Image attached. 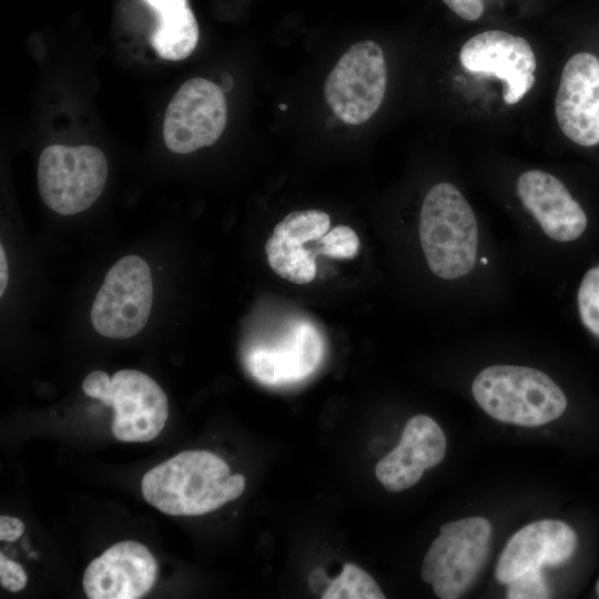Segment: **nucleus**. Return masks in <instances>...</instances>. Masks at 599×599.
<instances>
[{
  "mask_svg": "<svg viewBox=\"0 0 599 599\" xmlns=\"http://www.w3.org/2000/svg\"><path fill=\"white\" fill-rule=\"evenodd\" d=\"M102 403L113 407L112 433L125 443L152 440L163 429L169 414L164 390L150 376L134 369H122L111 377Z\"/></svg>",
  "mask_w": 599,
  "mask_h": 599,
  "instance_id": "nucleus-10",
  "label": "nucleus"
},
{
  "mask_svg": "<svg viewBox=\"0 0 599 599\" xmlns=\"http://www.w3.org/2000/svg\"><path fill=\"white\" fill-rule=\"evenodd\" d=\"M156 14L158 26L151 34V44L165 60L187 58L199 41V26L187 0H142Z\"/></svg>",
  "mask_w": 599,
  "mask_h": 599,
  "instance_id": "nucleus-18",
  "label": "nucleus"
},
{
  "mask_svg": "<svg viewBox=\"0 0 599 599\" xmlns=\"http://www.w3.org/2000/svg\"><path fill=\"white\" fill-rule=\"evenodd\" d=\"M144 499L171 516H200L236 499L245 477L207 450H185L149 470L142 479Z\"/></svg>",
  "mask_w": 599,
  "mask_h": 599,
  "instance_id": "nucleus-1",
  "label": "nucleus"
},
{
  "mask_svg": "<svg viewBox=\"0 0 599 599\" xmlns=\"http://www.w3.org/2000/svg\"><path fill=\"white\" fill-rule=\"evenodd\" d=\"M596 591H597V595L599 596V580L597 581V585H596Z\"/></svg>",
  "mask_w": 599,
  "mask_h": 599,
  "instance_id": "nucleus-30",
  "label": "nucleus"
},
{
  "mask_svg": "<svg viewBox=\"0 0 599 599\" xmlns=\"http://www.w3.org/2000/svg\"><path fill=\"white\" fill-rule=\"evenodd\" d=\"M331 219L321 210L295 211L273 230L265 244L270 267L282 278L307 284L316 275V254L305 247L327 233Z\"/></svg>",
  "mask_w": 599,
  "mask_h": 599,
  "instance_id": "nucleus-15",
  "label": "nucleus"
},
{
  "mask_svg": "<svg viewBox=\"0 0 599 599\" xmlns=\"http://www.w3.org/2000/svg\"><path fill=\"white\" fill-rule=\"evenodd\" d=\"M555 113L564 134L581 146L599 143V59L572 55L564 67Z\"/></svg>",
  "mask_w": 599,
  "mask_h": 599,
  "instance_id": "nucleus-11",
  "label": "nucleus"
},
{
  "mask_svg": "<svg viewBox=\"0 0 599 599\" xmlns=\"http://www.w3.org/2000/svg\"><path fill=\"white\" fill-rule=\"evenodd\" d=\"M577 306L585 327L599 337V265L585 274L577 293Z\"/></svg>",
  "mask_w": 599,
  "mask_h": 599,
  "instance_id": "nucleus-20",
  "label": "nucleus"
},
{
  "mask_svg": "<svg viewBox=\"0 0 599 599\" xmlns=\"http://www.w3.org/2000/svg\"><path fill=\"white\" fill-rule=\"evenodd\" d=\"M471 392L490 417L518 426L545 425L567 408V398L559 386L531 367L489 366L476 376Z\"/></svg>",
  "mask_w": 599,
  "mask_h": 599,
  "instance_id": "nucleus-3",
  "label": "nucleus"
},
{
  "mask_svg": "<svg viewBox=\"0 0 599 599\" xmlns=\"http://www.w3.org/2000/svg\"><path fill=\"white\" fill-rule=\"evenodd\" d=\"M322 599H384L374 578L358 566L346 562L341 573L328 580Z\"/></svg>",
  "mask_w": 599,
  "mask_h": 599,
  "instance_id": "nucleus-19",
  "label": "nucleus"
},
{
  "mask_svg": "<svg viewBox=\"0 0 599 599\" xmlns=\"http://www.w3.org/2000/svg\"><path fill=\"white\" fill-rule=\"evenodd\" d=\"M8 284V263L3 246L0 247V295L2 296Z\"/></svg>",
  "mask_w": 599,
  "mask_h": 599,
  "instance_id": "nucleus-27",
  "label": "nucleus"
},
{
  "mask_svg": "<svg viewBox=\"0 0 599 599\" xmlns=\"http://www.w3.org/2000/svg\"><path fill=\"white\" fill-rule=\"evenodd\" d=\"M445 453L446 438L438 424L416 415L406 423L397 446L377 463L375 475L388 491L398 493L418 483Z\"/></svg>",
  "mask_w": 599,
  "mask_h": 599,
  "instance_id": "nucleus-14",
  "label": "nucleus"
},
{
  "mask_svg": "<svg viewBox=\"0 0 599 599\" xmlns=\"http://www.w3.org/2000/svg\"><path fill=\"white\" fill-rule=\"evenodd\" d=\"M323 345L317 331L305 322L290 325L271 345L255 347L247 356L251 374L268 385L297 382L317 367Z\"/></svg>",
  "mask_w": 599,
  "mask_h": 599,
  "instance_id": "nucleus-16",
  "label": "nucleus"
},
{
  "mask_svg": "<svg viewBox=\"0 0 599 599\" xmlns=\"http://www.w3.org/2000/svg\"><path fill=\"white\" fill-rule=\"evenodd\" d=\"M220 87L222 88V90H223L224 92H229V91L232 89V87H233V80H232V78H231L230 74H224V75L222 77L221 85H220Z\"/></svg>",
  "mask_w": 599,
  "mask_h": 599,
  "instance_id": "nucleus-28",
  "label": "nucleus"
},
{
  "mask_svg": "<svg viewBox=\"0 0 599 599\" xmlns=\"http://www.w3.org/2000/svg\"><path fill=\"white\" fill-rule=\"evenodd\" d=\"M457 16L467 21L480 18L484 12L483 0H443Z\"/></svg>",
  "mask_w": 599,
  "mask_h": 599,
  "instance_id": "nucleus-25",
  "label": "nucleus"
},
{
  "mask_svg": "<svg viewBox=\"0 0 599 599\" xmlns=\"http://www.w3.org/2000/svg\"><path fill=\"white\" fill-rule=\"evenodd\" d=\"M517 194L547 236L570 242L586 230L587 216L564 183L550 173L529 170L519 175Z\"/></svg>",
  "mask_w": 599,
  "mask_h": 599,
  "instance_id": "nucleus-17",
  "label": "nucleus"
},
{
  "mask_svg": "<svg viewBox=\"0 0 599 599\" xmlns=\"http://www.w3.org/2000/svg\"><path fill=\"white\" fill-rule=\"evenodd\" d=\"M225 92L212 81L184 82L166 108L163 138L175 153L186 154L215 143L227 120Z\"/></svg>",
  "mask_w": 599,
  "mask_h": 599,
  "instance_id": "nucleus-8",
  "label": "nucleus"
},
{
  "mask_svg": "<svg viewBox=\"0 0 599 599\" xmlns=\"http://www.w3.org/2000/svg\"><path fill=\"white\" fill-rule=\"evenodd\" d=\"M550 597L541 569L529 570L508 583L509 599H545Z\"/></svg>",
  "mask_w": 599,
  "mask_h": 599,
  "instance_id": "nucleus-22",
  "label": "nucleus"
},
{
  "mask_svg": "<svg viewBox=\"0 0 599 599\" xmlns=\"http://www.w3.org/2000/svg\"><path fill=\"white\" fill-rule=\"evenodd\" d=\"M459 61L471 73L493 75L504 82V100L518 103L535 84L537 67L529 42L501 30H488L467 40Z\"/></svg>",
  "mask_w": 599,
  "mask_h": 599,
  "instance_id": "nucleus-9",
  "label": "nucleus"
},
{
  "mask_svg": "<svg viewBox=\"0 0 599 599\" xmlns=\"http://www.w3.org/2000/svg\"><path fill=\"white\" fill-rule=\"evenodd\" d=\"M419 240L427 264L438 277L456 280L474 268L477 221L455 185L441 182L426 194L419 216Z\"/></svg>",
  "mask_w": 599,
  "mask_h": 599,
  "instance_id": "nucleus-2",
  "label": "nucleus"
},
{
  "mask_svg": "<svg viewBox=\"0 0 599 599\" xmlns=\"http://www.w3.org/2000/svg\"><path fill=\"white\" fill-rule=\"evenodd\" d=\"M359 250L356 232L347 225H336L315 242L316 255H326L337 260L354 258Z\"/></svg>",
  "mask_w": 599,
  "mask_h": 599,
  "instance_id": "nucleus-21",
  "label": "nucleus"
},
{
  "mask_svg": "<svg viewBox=\"0 0 599 599\" xmlns=\"http://www.w3.org/2000/svg\"><path fill=\"white\" fill-rule=\"evenodd\" d=\"M110 382L111 377L106 373L95 370L83 379L82 389L88 396L102 402L108 394Z\"/></svg>",
  "mask_w": 599,
  "mask_h": 599,
  "instance_id": "nucleus-24",
  "label": "nucleus"
},
{
  "mask_svg": "<svg viewBox=\"0 0 599 599\" xmlns=\"http://www.w3.org/2000/svg\"><path fill=\"white\" fill-rule=\"evenodd\" d=\"M108 161L93 145L47 146L38 163V187L52 211L72 215L89 209L102 193Z\"/></svg>",
  "mask_w": 599,
  "mask_h": 599,
  "instance_id": "nucleus-5",
  "label": "nucleus"
},
{
  "mask_svg": "<svg viewBox=\"0 0 599 599\" xmlns=\"http://www.w3.org/2000/svg\"><path fill=\"white\" fill-rule=\"evenodd\" d=\"M490 522L468 517L447 522L425 555L420 576L440 599L461 597L476 581L488 556Z\"/></svg>",
  "mask_w": 599,
  "mask_h": 599,
  "instance_id": "nucleus-4",
  "label": "nucleus"
},
{
  "mask_svg": "<svg viewBox=\"0 0 599 599\" xmlns=\"http://www.w3.org/2000/svg\"><path fill=\"white\" fill-rule=\"evenodd\" d=\"M578 538L564 521L545 519L518 530L506 544L495 568L496 579L508 585L520 575L544 566H558L575 552Z\"/></svg>",
  "mask_w": 599,
  "mask_h": 599,
  "instance_id": "nucleus-13",
  "label": "nucleus"
},
{
  "mask_svg": "<svg viewBox=\"0 0 599 599\" xmlns=\"http://www.w3.org/2000/svg\"><path fill=\"white\" fill-rule=\"evenodd\" d=\"M153 303V282L146 262L126 255L106 273L91 308V322L102 336L130 338L149 321Z\"/></svg>",
  "mask_w": 599,
  "mask_h": 599,
  "instance_id": "nucleus-6",
  "label": "nucleus"
},
{
  "mask_svg": "<svg viewBox=\"0 0 599 599\" xmlns=\"http://www.w3.org/2000/svg\"><path fill=\"white\" fill-rule=\"evenodd\" d=\"M387 84L382 48L372 40L353 44L334 65L325 85V100L344 123L358 125L380 106Z\"/></svg>",
  "mask_w": 599,
  "mask_h": 599,
  "instance_id": "nucleus-7",
  "label": "nucleus"
},
{
  "mask_svg": "<svg viewBox=\"0 0 599 599\" xmlns=\"http://www.w3.org/2000/svg\"><path fill=\"white\" fill-rule=\"evenodd\" d=\"M0 583L9 591L17 592L24 588L27 575L21 565L0 554Z\"/></svg>",
  "mask_w": 599,
  "mask_h": 599,
  "instance_id": "nucleus-23",
  "label": "nucleus"
},
{
  "mask_svg": "<svg viewBox=\"0 0 599 599\" xmlns=\"http://www.w3.org/2000/svg\"><path fill=\"white\" fill-rule=\"evenodd\" d=\"M156 573V560L145 546L121 541L89 564L83 589L90 599H138L153 587Z\"/></svg>",
  "mask_w": 599,
  "mask_h": 599,
  "instance_id": "nucleus-12",
  "label": "nucleus"
},
{
  "mask_svg": "<svg viewBox=\"0 0 599 599\" xmlns=\"http://www.w3.org/2000/svg\"><path fill=\"white\" fill-rule=\"evenodd\" d=\"M278 108L284 111V110H286L287 105L286 104H280Z\"/></svg>",
  "mask_w": 599,
  "mask_h": 599,
  "instance_id": "nucleus-29",
  "label": "nucleus"
},
{
  "mask_svg": "<svg viewBox=\"0 0 599 599\" xmlns=\"http://www.w3.org/2000/svg\"><path fill=\"white\" fill-rule=\"evenodd\" d=\"M24 531L23 522L7 515L0 516V540L1 541H16Z\"/></svg>",
  "mask_w": 599,
  "mask_h": 599,
  "instance_id": "nucleus-26",
  "label": "nucleus"
}]
</instances>
